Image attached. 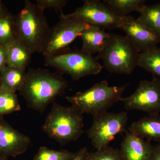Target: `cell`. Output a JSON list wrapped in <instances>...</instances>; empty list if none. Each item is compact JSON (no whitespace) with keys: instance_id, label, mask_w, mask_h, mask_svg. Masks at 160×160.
<instances>
[{"instance_id":"1","label":"cell","mask_w":160,"mask_h":160,"mask_svg":"<svg viewBox=\"0 0 160 160\" xmlns=\"http://www.w3.org/2000/svg\"><path fill=\"white\" fill-rule=\"evenodd\" d=\"M68 86L64 78L46 69L29 68L20 94L29 108L43 113Z\"/></svg>"},{"instance_id":"2","label":"cell","mask_w":160,"mask_h":160,"mask_svg":"<svg viewBox=\"0 0 160 160\" xmlns=\"http://www.w3.org/2000/svg\"><path fill=\"white\" fill-rule=\"evenodd\" d=\"M44 11L31 1H25L15 16L18 39L31 52L42 53L50 29Z\"/></svg>"},{"instance_id":"3","label":"cell","mask_w":160,"mask_h":160,"mask_svg":"<svg viewBox=\"0 0 160 160\" xmlns=\"http://www.w3.org/2000/svg\"><path fill=\"white\" fill-rule=\"evenodd\" d=\"M83 114L73 106L53 102L42 129L49 138L62 145L76 141L82 135Z\"/></svg>"},{"instance_id":"4","label":"cell","mask_w":160,"mask_h":160,"mask_svg":"<svg viewBox=\"0 0 160 160\" xmlns=\"http://www.w3.org/2000/svg\"><path fill=\"white\" fill-rule=\"evenodd\" d=\"M128 84L109 86L106 80L101 81L89 89L66 97L71 106L82 114L96 115L108 111L115 103L120 102Z\"/></svg>"},{"instance_id":"5","label":"cell","mask_w":160,"mask_h":160,"mask_svg":"<svg viewBox=\"0 0 160 160\" xmlns=\"http://www.w3.org/2000/svg\"><path fill=\"white\" fill-rule=\"evenodd\" d=\"M140 53L126 36L110 33L96 58L102 62L103 67L109 72L129 75L138 66Z\"/></svg>"},{"instance_id":"6","label":"cell","mask_w":160,"mask_h":160,"mask_svg":"<svg viewBox=\"0 0 160 160\" xmlns=\"http://www.w3.org/2000/svg\"><path fill=\"white\" fill-rule=\"evenodd\" d=\"M45 65L67 73L74 81L99 73L103 66L96 58L80 51H70L45 58Z\"/></svg>"},{"instance_id":"7","label":"cell","mask_w":160,"mask_h":160,"mask_svg":"<svg viewBox=\"0 0 160 160\" xmlns=\"http://www.w3.org/2000/svg\"><path fill=\"white\" fill-rule=\"evenodd\" d=\"M128 121L125 111H106L93 116L92 124L87 131L92 145L96 150L108 147L117 135L126 131Z\"/></svg>"},{"instance_id":"8","label":"cell","mask_w":160,"mask_h":160,"mask_svg":"<svg viewBox=\"0 0 160 160\" xmlns=\"http://www.w3.org/2000/svg\"><path fill=\"white\" fill-rule=\"evenodd\" d=\"M89 26L78 19L66 17L61 12L59 21L50 29L42 53L47 58L70 51L69 45Z\"/></svg>"},{"instance_id":"9","label":"cell","mask_w":160,"mask_h":160,"mask_svg":"<svg viewBox=\"0 0 160 160\" xmlns=\"http://www.w3.org/2000/svg\"><path fill=\"white\" fill-rule=\"evenodd\" d=\"M127 110L144 112L148 115H159L160 112V79L153 77L151 80H142L134 92L128 97L121 98Z\"/></svg>"},{"instance_id":"10","label":"cell","mask_w":160,"mask_h":160,"mask_svg":"<svg viewBox=\"0 0 160 160\" xmlns=\"http://www.w3.org/2000/svg\"><path fill=\"white\" fill-rule=\"evenodd\" d=\"M65 16L102 29H118L121 21V18L118 17L105 3L99 0L84 1L82 6Z\"/></svg>"},{"instance_id":"11","label":"cell","mask_w":160,"mask_h":160,"mask_svg":"<svg viewBox=\"0 0 160 160\" xmlns=\"http://www.w3.org/2000/svg\"><path fill=\"white\" fill-rule=\"evenodd\" d=\"M118 29L126 33V36L140 53L158 47L160 42L158 36L132 16L121 18Z\"/></svg>"},{"instance_id":"12","label":"cell","mask_w":160,"mask_h":160,"mask_svg":"<svg viewBox=\"0 0 160 160\" xmlns=\"http://www.w3.org/2000/svg\"><path fill=\"white\" fill-rule=\"evenodd\" d=\"M31 142L29 137L14 129L0 117V157H15L23 154Z\"/></svg>"},{"instance_id":"13","label":"cell","mask_w":160,"mask_h":160,"mask_svg":"<svg viewBox=\"0 0 160 160\" xmlns=\"http://www.w3.org/2000/svg\"><path fill=\"white\" fill-rule=\"evenodd\" d=\"M154 147L151 141L126 130L120 150L123 160H150Z\"/></svg>"},{"instance_id":"14","label":"cell","mask_w":160,"mask_h":160,"mask_svg":"<svg viewBox=\"0 0 160 160\" xmlns=\"http://www.w3.org/2000/svg\"><path fill=\"white\" fill-rule=\"evenodd\" d=\"M110 33L97 26H89L84 29L80 35L82 42L81 51L92 55L99 53L104 48L110 37Z\"/></svg>"},{"instance_id":"15","label":"cell","mask_w":160,"mask_h":160,"mask_svg":"<svg viewBox=\"0 0 160 160\" xmlns=\"http://www.w3.org/2000/svg\"><path fill=\"white\" fill-rule=\"evenodd\" d=\"M129 131L148 141L154 140L160 142L159 115H148L135 121L129 126Z\"/></svg>"},{"instance_id":"16","label":"cell","mask_w":160,"mask_h":160,"mask_svg":"<svg viewBox=\"0 0 160 160\" xmlns=\"http://www.w3.org/2000/svg\"><path fill=\"white\" fill-rule=\"evenodd\" d=\"M26 74V68L6 66L0 72V88L12 92L20 91L24 84Z\"/></svg>"},{"instance_id":"17","label":"cell","mask_w":160,"mask_h":160,"mask_svg":"<svg viewBox=\"0 0 160 160\" xmlns=\"http://www.w3.org/2000/svg\"><path fill=\"white\" fill-rule=\"evenodd\" d=\"M7 66L26 68L31 58V51L19 39L7 48Z\"/></svg>"},{"instance_id":"18","label":"cell","mask_w":160,"mask_h":160,"mask_svg":"<svg viewBox=\"0 0 160 160\" xmlns=\"http://www.w3.org/2000/svg\"><path fill=\"white\" fill-rule=\"evenodd\" d=\"M103 2L108 6L118 17L128 16L132 12H139L146 5L145 0H104Z\"/></svg>"},{"instance_id":"19","label":"cell","mask_w":160,"mask_h":160,"mask_svg":"<svg viewBox=\"0 0 160 160\" xmlns=\"http://www.w3.org/2000/svg\"><path fill=\"white\" fill-rule=\"evenodd\" d=\"M18 39L15 16L9 12L0 17V45L7 48Z\"/></svg>"},{"instance_id":"20","label":"cell","mask_w":160,"mask_h":160,"mask_svg":"<svg viewBox=\"0 0 160 160\" xmlns=\"http://www.w3.org/2000/svg\"><path fill=\"white\" fill-rule=\"evenodd\" d=\"M139 13L138 19L160 37V3L145 5Z\"/></svg>"},{"instance_id":"21","label":"cell","mask_w":160,"mask_h":160,"mask_svg":"<svg viewBox=\"0 0 160 160\" xmlns=\"http://www.w3.org/2000/svg\"><path fill=\"white\" fill-rule=\"evenodd\" d=\"M138 66L160 79V47L140 53Z\"/></svg>"},{"instance_id":"22","label":"cell","mask_w":160,"mask_h":160,"mask_svg":"<svg viewBox=\"0 0 160 160\" xmlns=\"http://www.w3.org/2000/svg\"><path fill=\"white\" fill-rule=\"evenodd\" d=\"M21 110V106L16 92L0 88V117Z\"/></svg>"},{"instance_id":"23","label":"cell","mask_w":160,"mask_h":160,"mask_svg":"<svg viewBox=\"0 0 160 160\" xmlns=\"http://www.w3.org/2000/svg\"><path fill=\"white\" fill-rule=\"evenodd\" d=\"M75 155L76 152L67 150H54L42 146L32 160H72Z\"/></svg>"},{"instance_id":"24","label":"cell","mask_w":160,"mask_h":160,"mask_svg":"<svg viewBox=\"0 0 160 160\" xmlns=\"http://www.w3.org/2000/svg\"><path fill=\"white\" fill-rule=\"evenodd\" d=\"M87 160H123L119 149L109 146L93 152H89Z\"/></svg>"},{"instance_id":"25","label":"cell","mask_w":160,"mask_h":160,"mask_svg":"<svg viewBox=\"0 0 160 160\" xmlns=\"http://www.w3.org/2000/svg\"><path fill=\"white\" fill-rule=\"evenodd\" d=\"M37 6L44 11L46 9H52L55 11L62 12L67 3L66 0H36L35 1Z\"/></svg>"},{"instance_id":"26","label":"cell","mask_w":160,"mask_h":160,"mask_svg":"<svg viewBox=\"0 0 160 160\" xmlns=\"http://www.w3.org/2000/svg\"><path fill=\"white\" fill-rule=\"evenodd\" d=\"M7 65V48L0 45V72Z\"/></svg>"},{"instance_id":"27","label":"cell","mask_w":160,"mask_h":160,"mask_svg":"<svg viewBox=\"0 0 160 160\" xmlns=\"http://www.w3.org/2000/svg\"><path fill=\"white\" fill-rule=\"evenodd\" d=\"M88 151L86 147H83L76 152V155L73 159L72 160H87Z\"/></svg>"},{"instance_id":"28","label":"cell","mask_w":160,"mask_h":160,"mask_svg":"<svg viewBox=\"0 0 160 160\" xmlns=\"http://www.w3.org/2000/svg\"><path fill=\"white\" fill-rule=\"evenodd\" d=\"M150 160H160V144L155 146L154 152Z\"/></svg>"},{"instance_id":"29","label":"cell","mask_w":160,"mask_h":160,"mask_svg":"<svg viewBox=\"0 0 160 160\" xmlns=\"http://www.w3.org/2000/svg\"><path fill=\"white\" fill-rule=\"evenodd\" d=\"M7 12H8L7 8L3 4L2 1L0 0V17L5 14Z\"/></svg>"},{"instance_id":"30","label":"cell","mask_w":160,"mask_h":160,"mask_svg":"<svg viewBox=\"0 0 160 160\" xmlns=\"http://www.w3.org/2000/svg\"><path fill=\"white\" fill-rule=\"evenodd\" d=\"M0 160H8V158H7L0 157Z\"/></svg>"},{"instance_id":"31","label":"cell","mask_w":160,"mask_h":160,"mask_svg":"<svg viewBox=\"0 0 160 160\" xmlns=\"http://www.w3.org/2000/svg\"><path fill=\"white\" fill-rule=\"evenodd\" d=\"M0 86H1V78H0Z\"/></svg>"}]
</instances>
